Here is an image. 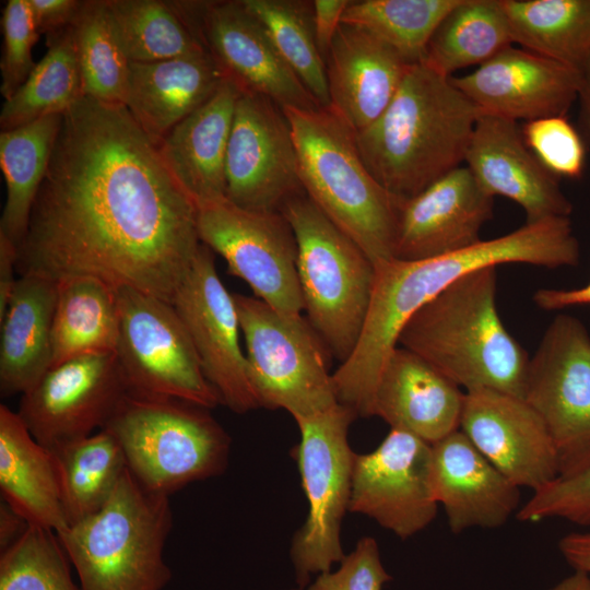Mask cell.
I'll return each mask as SVG.
<instances>
[{
    "label": "cell",
    "instance_id": "obj_1",
    "mask_svg": "<svg viewBox=\"0 0 590 590\" xmlns=\"http://www.w3.org/2000/svg\"><path fill=\"white\" fill-rule=\"evenodd\" d=\"M197 205L120 103L82 96L62 116L16 272L93 276L173 304L201 247Z\"/></svg>",
    "mask_w": 590,
    "mask_h": 590
},
{
    "label": "cell",
    "instance_id": "obj_2",
    "mask_svg": "<svg viewBox=\"0 0 590 590\" xmlns=\"http://www.w3.org/2000/svg\"><path fill=\"white\" fill-rule=\"evenodd\" d=\"M579 243L569 217L527 223L504 236L480 240L465 249L423 260L396 258L375 266L370 305L357 344L335 370L346 392L367 398L398 346L408 320L426 303L463 275L485 267L527 263L547 269L575 267Z\"/></svg>",
    "mask_w": 590,
    "mask_h": 590
},
{
    "label": "cell",
    "instance_id": "obj_3",
    "mask_svg": "<svg viewBox=\"0 0 590 590\" xmlns=\"http://www.w3.org/2000/svg\"><path fill=\"white\" fill-rule=\"evenodd\" d=\"M481 115L450 78L416 63L356 143L379 184L406 200L461 166Z\"/></svg>",
    "mask_w": 590,
    "mask_h": 590
},
{
    "label": "cell",
    "instance_id": "obj_4",
    "mask_svg": "<svg viewBox=\"0 0 590 590\" xmlns=\"http://www.w3.org/2000/svg\"><path fill=\"white\" fill-rule=\"evenodd\" d=\"M497 267L463 275L422 306L398 345L417 354L464 391L523 398L530 357L496 305Z\"/></svg>",
    "mask_w": 590,
    "mask_h": 590
},
{
    "label": "cell",
    "instance_id": "obj_5",
    "mask_svg": "<svg viewBox=\"0 0 590 590\" xmlns=\"http://www.w3.org/2000/svg\"><path fill=\"white\" fill-rule=\"evenodd\" d=\"M282 109L292 129L306 196L374 263L392 259L405 200L373 176L355 132L330 107Z\"/></svg>",
    "mask_w": 590,
    "mask_h": 590
},
{
    "label": "cell",
    "instance_id": "obj_6",
    "mask_svg": "<svg viewBox=\"0 0 590 590\" xmlns=\"http://www.w3.org/2000/svg\"><path fill=\"white\" fill-rule=\"evenodd\" d=\"M172 527L169 496L148 491L126 468L101 510L57 535L81 590H163L172 579L164 559Z\"/></svg>",
    "mask_w": 590,
    "mask_h": 590
},
{
    "label": "cell",
    "instance_id": "obj_7",
    "mask_svg": "<svg viewBox=\"0 0 590 590\" xmlns=\"http://www.w3.org/2000/svg\"><path fill=\"white\" fill-rule=\"evenodd\" d=\"M104 429L120 445L133 477L153 493L170 496L228 464L226 430L209 409L184 400L130 391Z\"/></svg>",
    "mask_w": 590,
    "mask_h": 590
},
{
    "label": "cell",
    "instance_id": "obj_8",
    "mask_svg": "<svg viewBox=\"0 0 590 590\" xmlns=\"http://www.w3.org/2000/svg\"><path fill=\"white\" fill-rule=\"evenodd\" d=\"M280 212L297 245V275L307 320L341 363L354 351L370 305L375 266L306 196Z\"/></svg>",
    "mask_w": 590,
    "mask_h": 590
},
{
    "label": "cell",
    "instance_id": "obj_9",
    "mask_svg": "<svg viewBox=\"0 0 590 590\" xmlns=\"http://www.w3.org/2000/svg\"><path fill=\"white\" fill-rule=\"evenodd\" d=\"M233 297L259 408L283 409L296 422L338 403L328 367L331 354L308 320L255 296Z\"/></svg>",
    "mask_w": 590,
    "mask_h": 590
},
{
    "label": "cell",
    "instance_id": "obj_10",
    "mask_svg": "<svg viewBox=\"0 0 590 590\" xmlns=\"http://www.w3.org/2000/svg\"><path fill=\"white\" fill-rule=\"evenodd\" d=\"M357 414L335 403L315 415L296 421L300 441L294 448L308 516L291 545L297 587L304 589L312 575L331 570L345 556L341 522L349 510L355 452L347 440Z\"/></svg>",
    "mask_w": 590,
    "mask_h": 590
},
{
    "label": "cell",
    "instance_id": "obj_11",
    "mask_svg": "<svg viewBox=\"0 0 590 590\" xmlns=\"http://www.w3.org/2000/svg\"><path fill=\"white\" fill-rule=\"evenodd\" d=\"M117 297L115 354L130 391L179 399L209 410L221 404L175 307L127 286L117 287Z\"/></svg>",
    "mask_w": 590,
    "mask_h": 590
},
{
    "label": "cell",
    "instance_id": "obj_12",
    "mask_svg": "<svg viewBox=\"0 0 590 590\" xmlns=\"http://www.w3.org/2000/svg\"><path fill=\"white\" fill-rule=\"evenodd\" d=\"M523 399L553 441L558 477L590 468V335L583 323L557 315L530 358Z\"/></svg>",
    "mask_w": 590,
    "mask_h": 590
},
{
    "label": "cell",
    "instance_id": "obj_13",
    "mask_svg": "<svg viewBox=\"0 0 590 590\" xmlns=\"http://www.w3.org/2000/svg\"><path fill=\"white\" fill-rule=\"evenodd\" d=\"M196 205L200 241L225 259L229 273L274 309L302 314L297 245L283 214L247 210L225 197Z\"/></svg>",
    "mask_w": 590,
    "mask_h": 590
},
{
    "label": "cell",
    "instance_id": "obj_14",
    "mask_svg": "<svg viewBox=\"0 0 590 590\" xmlns=\"http://www.w3.org/2000/svg\"><path fill=\"white\" fill-rule=\"evenodd\" d=\"M129 393L115 352L88 353L48 369L21 394L16 412L55 450L104 429Z\"/></svg>",
    "mask_w": 590,
    "mask_h": 590
},
{
    "label": "cell",
    "instance_id": "obj_15",
    "mask_svg": "<svg viewBox=\"0 0 590 590\" xmlns=\"http://www.w3.org/2000/svg\"><path fill=\"white\" fill-rule=\"evenodd\" d=\"M170 3L241 93L264 96L281 108L320 107L241 1Z\"/></svg>",
    "mask_w": 590,
    "mask_h": 590
},
{
    "label": "cell",
    "instance_id": "obj_16",
    "mask_svg": "<svg viewBox=\"0 0 590 590\" xmlns=\"http://www.w3.org/2000/svg\"><path fill=\"white\" fill-rule=\"evenodd\" d=\"M225 198L252 211L280 212L305 193L292 129L271 99L241 93L237 99L225 162Z\"/></svg>",
    "mask_w": 590,
    "mask_h": 590
},
{
    "label": "cell",
    "instance_id": "obj_17",
    "mask_svg": "<svg viewBox=\"0 0 590 590\" xmlns=\"http://www.w3.org/2000/svg\"><path fill=\"white\" fill-rule=\"evenodd\" d=\"M184 322L205 378L221 404L236 413L259 408L239 343V319L233 294L222 283L212 250L201 244L173 304Z\"/></svg>",
    "mask_w": 590,
    "mask_h": 590
},
{
    "label": "cell",
    "instance_id": "obj_18",
    "mask_svg": "<svg viewBox=\"0 0 590 590\" xmlns=\"http://www.w3.org/2000/svg\"><path fill=\"white\" fill-rule=\"evenodd\" d=\"M432 445L391 428L368 453H355L349 510L374 519L405 540L436 517Z\"/></svg>",
    "mask_w": 590,
    "mask_h": 590
},
{
    "label": "cell",
    "instance_id": "obj_19",
    "mask_svg": "<svg viewBox=\"0 0 590 590\" xmlns=\"http://www.w3.org/2000/svg\"><path fill=\"white\" fill-rule=\"evenodd\" d=\"M459 429L518 487L535 492L558 477L551 436L523 398L488 389L464 391Z\"/></svg>",
    "mask_w": 590,
    "mask_h": 590
},
{
    "label": "cell",
    "instance_id": "obj_20",
    "mask_svg": "<svg viewBox=\"0 0 590 590\" xmlns=\"http://www.w3.org/2000/svg\"><path fill=\"white\" fill-rule=\"evenodd\" d=\"M482 114L514 121L566 116L578 99L580 69L512 45L474 71L451 76Z\"/></svg>",
    "mask_w": 590,
    "mask_h": 590
},
{
    "label": "cell",
    "instance_id": "obj_21",
    "mask_svg": "<svg viewBox=\"0 0 590 590\" xmlns=\"http://www.w3.org/2000/svg\"><path fill=\"white\" fill-rule=\"evenodd\" d=\"M494 197L467 166H459L402 205L393 258L423 260L479 243L493 216Z\"/></svg>",
    "mask_w": 590,
    "mask_h": 590
},
{
    "label": "cell",
    "instance_id": "obj_22",
    "mask_svg": "<svg viewBox=\"0 0 590 590\" xmlns=\"http://www.w3.org/2000/svg\"><path fill=\"white\" fill-rule=\"evenodd\" d=\"M464 162L480 186L492 197L519 204L527 223L569 217L573 203L551 174L527 146L517 121L482 114Z\"/></svg>",
    "mask_w": 590,
    "mask_h": 590
},
{
    "label": "cell",
    "instance_id": "obj_23",
    "mask_svg": "<svg viewBox=\"0 0 590 590\" xmlns=\"http://www.w3.org/2000/svg\"><path fill=\"white\" fill-rule=\"evenodd\" d=\"M432 487L455 534L498 528L520 508V487L460 429L432 445Z\"/></svg>",
    "mask_w": 590,
    "mask_h": 590
},
{
    "label": "cell",
    "instance_id": "obj_24",
    "mask_svg": "<svg viewBox=\"0 0 590 590\" xmlns=\"http://www.w3.org/2000/svg\"><path fill=\"white\" fill-rule=\"evenodd\" d=\"M411 66L375 35L342 23L326 57L328 107L357 133L386 110Z\"/></svg>",
    "mask_w": 590,
    "mask_h": 590
},
{
    "label": "cell",
    "instance_id": "obj_25",
    "mask_svg": "<svg viewBox=\"0 0 590 590\" xmlns=\"http://www.w3.org/2000/svg\"><path fill=\"white\" fill-rule=\"evenodd\" d=\"M463 400L458 385L398 345L378 378L370 416L433 445L460 428Z\"/></svg>",
    "mask_w": 590,
    "mask_h": 590
},
{
    "label": "cell",
    "instance_id": "obj_26",
    "mask_svg": "<svg viewBox=\"0 0 590 590\" xmlns=\"http://www.w3.org/2000/svg\"><path fill=\"white\" fill-rule=\"evenodd\" d=\"M226 79L208 51L154 62H130L123 105L158 145Z\"/></svg>",
    "mask_w": 590,
    "mask_h": 590
},
{
    "label": "cell",
    "instance_id": "obj_27",
    "mask_svg": "<svg viewBox=\"0 0 590 590\" xmlns=\"http://www.w3.org/2000/svg\"><path fill=\"white\" fill-rule=\"evenodd\" d=\"M241 91L228 79L157 145L168 170L194 203L225 197V162Z\"/></svg>",
    "mask_w": 590,
    "mask_h": 590
},
{
    "label": "cell",
    "instance_id": "obj_28",
    "mask_svg": "<svg viewBox=\"0 0 590 590\" xmlns=\"http://www.w3.org/2000/svg\"><path fill=\"white\" fill-rule=\"evenodd\" d=\"M57 281L19 275L2 318L0 392L23 394L51 367V333Z\"/></svg>",
    "mask_w": 590,
    "mask_h": 590
},
{
    "label": "cell",
    "instance_id": "obj_29",
    "mask_svg": "<svg viewBox=\"0 0 590 590\" xmlns=\"http://www.w3.org/2000/svg\"><path fill=\"white\" fill-rule=\"evenodd\" d=\"M0 491L28 524L56 533L68 528L52 451L5 404L0 405Z\"/></svg>",
    "mask_w": 590,
    "mask_h": 590
},
{
    "label": "cell",
    "instance_id": "obj_30",
    "mask_svg": "<svg viewBox=\"0 0 590 590\" xmlns=\"http://www.w3.org/2000/svg\"><path fill=\"white\" fill-rule=\"evenodd\" d=\"M118 333L117 287L93 276L57 281L51 367L83 354L115 352Z\"/></svg>",
    "mask_w": 590,
    "mask_h": 590
},
{
    "label": "cell",
    "instance_id": "obj_31",
    "mask_svg": "<svg viewBox=\"0 0 590 590\" xmlns=\"http://www.w3.org/2000/svg\"><path fill=\"white\" fill-rule=\"evenodd\" d=\"M62 116H46L0 133V166L7 187L0 234L17 247L26 234L30 215L61 128Z\"/></svg>",
    "mask_w": 590,
    "mask_h": 590
},
{
    "label": "cell",
    "instance_id": "obj_32",
    "mask_svg": "<svg viewBox=\"0 0 590 590\" xmlns=\"http://www.w3.org/2000/svg\"><path fill=\"white\" fill-rule=\"evenodd\" d=\"M512 42L580 69L590 57V0H499Z\"/></svg>",
    "mask_w": 590,
    "mask_h": 590
},
{
    "label": "cell",
    "instance_id": "obj_33",
    "mask_svg": "<svg viewBox=\"0 0 590 590\" xmlns=\"http://www.w3.org/2000/svg\"><path fill=\"white\" fill-rule=\"evenodd\" d=\"M512 44L499 0H459L434 33L422 63L451 78L458 70L483 64Z\"/></svg>",
    "mask_w": 590,
    "mask_h": 590
},
{
    "label": "cell",
    "instance_id": "obj_34",
    "mask_svg": "<svg viewBox=\"0 0 590 590\" xmlns=\"http://www.w3.org/2000/svg\"><path fill=\"white\" fill-rule=\"evenodd\" d=\"M51 451L69 527L103 508L127 464L120 445L106 429Z\"/></svg>",
    "mask_w": 590,
    "mask_h": 590
},
{
    "label": "cell",
    "instance_id": "obj_35",
    "mask_svg": "<svg viewBox=\"0 0 590 590\" xmlns=\"http://www.w3.org/2000/svg\"><path fill=\"white\" fill-rule=\"evenodd\" d=\"M48 50L20 88L4 101L1 131L63 115L83 95L72 26L47 38Z\"/></svg>",
    "mask_w": 590,
    "mask_h": 590
},
{
    "label": "cell",
    "instance_id": "obj_36",
    "mask_svg": "<svg viewBox=\"0 0 590 590\" xmlns=\"http://www.w3.org/2000/svg\"><path fill=\"white\" fill-rule=\"evenodd\" d=\"M106 3L117 39L130 62H154L206 51L170 1Z\"/></svg>",
    "mask_w": 590,
    "mask_h": 590
},
{
    "label": "cell",
    "instance_id": "obj_37",
    "mask_svg": "<svg viewBox=\"0 0 590 590\" xmlns=\"http://www.w3.org/2000/svg\"><path fill=\"white\" fill-rule=\"evenodd\" d=\"M459 0L352 1L342 23L361 27L386 43L409 64L422 63L428 44Z\"/></svg>",
    "mask_w": 590,
    "mask_h": 590
},
{
    "label": "cell",
    "instance_id": "obj_38",
    "mask_svg": "<svg viewBox=\"0 0 590 590\" xmlns=\"http://www.w3.org/2000/svg\"><path fill=\"white\" fill-rule=\"evenodd\" d=\"M281 58L322 107L329 106L326 61L315 38L312 2L241 0Z\"/></svg>",
    "mask_w": 590,
    "mask_h": 590
},
{
    "label": "cell",
    "instance_id": "obj_39",
    "mask_svg": "<svg viewBox=\"0 0 590 590\" xmlns=\"http://www.w3.org/2000/svg\"><path fill=\"white\" fill-rule=\"evenodd\" d=\"M71 26L83 95L123 104L130 61L115 34L106 0H83Z\"/></svg>",
    "mask_w": 590,
    "mask_h": 590
},
{
    "label": "cell",
    "instance_id": "obj_40",
    "mask_svg": "<svg viewBox=\"0 0 590 590\" xmlns=\"http://www.w3.org/2000/svg\"><path fill=\"white\" fill-rule=\"evenodd\" d=\"M57 533L28 524L0 555V590H81Z\"/></svg>",
    "mask_w": 590,
    "mask_h": 590
},
{
    "label": "cell",
    "instance_id": "obj_41",
    "mask_svg": "<svg viewBox=\"0 0 590 590\" xmlns=\"http://www.w3.org/2000/svg\"><path fill=\"white\" fill-rule=\"evenodd\" d=\"M521 132L527 146L551 174L569 179L582 176L585 144L566 116L527 121Z\"/></svg>",
    "mask_w": 590,
    "mask_h": 590
},
{
    "label": "cell",
    "instance_id": "obj_42",
    "mask_svg": "<svg viewBox=\"0 0 590 590\" xmlns=\"http://www.w3.org/2000/svg\"><path fill=\"white\" fill-rule=\"evenodd\" d=\"M2 33L0 92L5 101L20 88L36 66L32 50L40 34L28 0H9L5 3Z\"/></svg>",
    "mask_w": 590,
    "mask_h": 590
},
{
    "label": "cell",
    "instance_id": "obj_43",
    "mask_svg": "<svg viewBox=\"0 0 590 590\" xmlns=\"http://www.w3.org/2000/svg\"><path fill=\"white\" fill-rule=\"evenodd\" d=\"M516 515L522 522L558 518L590 526V468L570 477H557L533 492Z\"/></svg>",
    "mask_w": 590,
    "mask_h": 590
},
{
    "label": "cell",
    "instance_id": "obj_44",
    "mask_svg": "<svg viewBox=\"0 0 590 590\" xmlns=\"http://www.w3.org/2000/svg\"><path fill=\"white\" fill-rule=\"evenodd\" d=\"M391 579L382 565L376 540L364 536L343 557L335 571L319 574L307 590H382Z\"/></svg>",
    "mask_w": 590,
    "mask_h": 590
},
{
    "label": "cell",
    "instance_id": "obj_45",
    "mask_svg": "<svg viewBox=\"0 0 590 590\" xmlns=\"http://www.w3.org/2000/svg\"><path fill=\"white\" fill-rule=\"evenodd\" d=\"M39 34L47 38L69 28L82 4L81 0H28Z\"/></svg>",
    "mask_w": 590,
    "mask_h": 590
},
{
    "label": "cell",
    "instance_id": "obj_46",
    "mask_svg": "<svg viewBox=\"0 0 590 590\" xmlns=\"http://www.w3.org/2000/svg\"><path fill=\"white\" fill-rule=\"evenodd\" d=\"M350 0H315L312 1V25L317 46L324 58L332 40L342 24Z\"/></svg>",
    "mask_w": 590,
    "mask_h": 590
},
{
    "label": "cell",
    "instance_id": "obj_47",
    "mask_svg": "<svg viewBox=\"0 0 590 590\" xmlns=\"http://www.w3.org/2000/svg\"><path fill=\"white\" fill-rule=\"evenodd\" d=\"M533 302L548 311L590 305V282L571 290L540 288L534 293Z\"/></svg>",
    "mask_w": 590,
    "mask_h": 590
},
{
    "label": "cell",
    "instance_id": "obj_48",
    "mask_svg": "<svg viewBox=\"0 0 590 590\" xmlns=\"http://www.w3.org/2000/svg\"><path fill=\"white\" fill-rule=\"evenodd\" d=\"M17 246L8 237L0 234V318L3 317L16 278Z\"/></svg>",
    "mask_w": 590,
    "mask_h": 590
},
{
    "label": "cell",
    "instance_id": "obj_49",
    "mask_svg": "<svg viewBox=\"0 0 590 590\" xmlns=\"http://www.w3.org/2000/svg\"><path fill=\"white\" fill-rule=\"evenodd\" d=\"M558 548L575 570L590 575V531L566 534L559 540Z\"/></svg>",
    "mask_w": 590,
    "mask_h": 590
},
{
    "label": "cell",
    "instance_id": "obj_50",
    "mask_svg": "<svg viewBox=\"0 0 590 590\" xmlns=\"http://www.w3.org/2000/svg\"><path fill=\"white\" fill-rule=\"evenodd\" d=\"M27 521L2 499L0 506V550L15 542L27 528Z\"/></svg>",
    "mask_w": 590,
    "mask_h": 590
},
{
    "label": "cell",
    "instance_id": "obj_51",
    "mask_svg": "<svg viewBox=\"0 0 590 590\" xmlns=\"http://www.w3.org/2000/svg\"><path fill=\"white\" fill-rule=\"evenodd\" d=\"M581 81L578 99L581 109V119L590 138V57L580 68Z\"/></svg>",
    "mask_w": 590,
    "mask_h": 590
},
{
    "label": "cell",
    "instance_id": "obj_52",
    "mask_svg": "<svg viewBox=\"0 0 590 590\" xmlns=\"http://www.w3.org/2000/svg\"><path fill=\"white\" fill-rule=\"evenodd\" d=\"M547 590H590V575L575 570Z\"/></svg>",
    "mask_w": 590,
    "mask_h": 590
},
{
    "label": "cell",
    "instance_id": "obj_53",
    "mask_svg": "<svg viewBox=\"0 0 590 590\" xmlns=\"http://www.w3.org/2000/svg\"><path fill=\"white\" fill-rule=\"evenodd\" d=\"M290 590H303V589H300L299 587H295V588H292Z\"/></svg>",
    "mask_w": 590,
    "mask_h": 590
}]
</instances>
